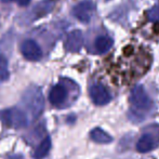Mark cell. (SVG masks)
I'll return each mask as SVG.
<instances>
[{"mask_svg": "<svg viewBox=\"0 0 159 159\" xmlns=\"http://www.w3.org/2000/svg\"><path fill=\"white\" fill-rule=\"evenodd\" d=\"M67 100V89L62 84L53 86L49 93V101L53 106L61 107Z\"/></svg>", "mask_w": 159, "mask_h": 159, "instance_id": "obj_8", "label": "cell"}, {"mask_svg": "<svg viewBox=\"0 0 159 159\" xmlns=\"http://www.w3.org/2000/svg\"><path fill=\"white\" fill-rule=\"evenodd\" d=\"M90 138L98 144H109V143L113 142V138L101 128H94L90 132Z\"/></svg>", "mask_w": 159, "mask_h": 159, "instance_id": "obj_11", "label": "cell"}, {"mask_svg": "<svg viewBox=\"0 0 159 159\" xmlns=\"http://www.w3.org/2000/svg\"><path fill=\"white\" fill-rule=\"evenodd\" d=\"M148 17L151 21H158L159 20V7L153 8L148 13Z\"/></svg>", "mask_w": 159, "mask_h": 159, "instance_id": "obj_14", "label": "cell"}, {"mask_svg": "<svg viewBox=\"0 0 159 159\" xmlns=\"http://www.w3.org/2000/svg\"><path fill=\"white\" fill-rule=\"evenodd\" d=\"M159 145V135L147 132L144 133L136 143V149L140 153H148L155 149Z\"/></svg>", "mask_w": 159, "mask_h": 159, "instance_id": "obj_7", "label": "cell"}, {"mask_svg": "<svg viewBox=\"0 0 159 159\" xmlns=\"http://www.w3.org/2000/svg\"><path fill=\"white\" fill-rule=\"evenodd\" d=\"M84 44V35L80 30H74L67 36L65 41V49L68 52H78Z\"/></svg>", "mask_w": 159, "mask_h": 159, "instance_id": "obj_9", "label": "cell"}, {"mask_svg": "<svg viewBox=\"0 0 159 159\" xmlns=\"http://www.w3.org/2000/svg\"><path fill=\"white\" fill-rule=\"evenodd\" d=\"M30 1H32V0H17V3L22 7H25V6H28V4L30 3Z\"/></svg>", "mask_w": 159, "mask_h": 159, "instance_id": "obj_15", "label": "cell"}, {"mask_svg": "<svg viewBox=\"0 0 159 159\" xmlns=\"http://www.w3.org/2000/svg\"><path fill=\"white\" fill-rule=\"evenodd\" d=\"M21 52L28 61H39L42 57V51L40 47L32 39L25 40L21 44Z\"/></svg>", "mask_w": 159, "mask_h": 159, "instance_id": "obj_6", "label": "cell"}, {"mask_svg": "<svg viewBox=\"0 0 159 159\" xmlns=\"http://www.w3.org/2000/svg\"><path fill=\"white\" fill-rule=\"evenodd\" d=\"M22 103L33 118L39 117L44 109V98L38 87H30L22 96Z\"/></svg>", "mask_w": 159, "mask_h": 159, "instance_id": "obj_1", "label": "cell"}, {"mask_svg": "<svg viewBox=\"0 0 159 159\" xmlns=\"http://www.w3.org/2000/svg\"><path fill=\"white\" fill-rule=\"evenodd\" d=\"M2 2H10V1H13V0H1Z\"/></svg>", "mask_w": 159, "mask_h": 159, "instance_id": "obj_16", "label": "cell"}, {"mask_svg": "<svg viewBox=\"0 0 159 159\" xmlns=\"http://www.w3.org/2000/svg\"><path fill=\"white\" fill-rule=\"evenodd\" d=\"M9 63L4 55H0V81H6L9 79Z\"/></svg>", "mask_w": 159, "mask_h": 159, "instance_id": "obj_13", "label": "cell"}, {"mask_svg": "<svg viewBox=\"0 0 159 159\" xmlns=\"http://www.w3.org/2000/svg\"><path fill=\"white\" fill-rule=\"evenodd\" d=\"M129 101L132 106L141 111H148L153 106V102L142 86H135L132 89Z\"/></svg>", "mask_w": 159, "mask_h": 159, "instance_id": "obj_3", "label": "cell"}, {"mask_svg": "<svg viewBox=\"0 0 159 159\" xmlns=\"http://www.w3.org/2000/svg\"><path fill=\"white\" fill-rule=\"evenodd\" d=\"M51 146H52V142H51L50 136H46V138L41 141V143L38 145L37 149H36L35 154H34L35 158L36 159L44 158L49 154V152H50Z\"/></svg>", "mask_w": 159, "mask_h": 159, "instance_id": "obj_12", "label": "cell"}, {"mask_svg": "<svg viewBox=\"0 0 159 159\" xmlns=\"http://www.w3.org/2000/svg\"><path fill=\"white\" fill-rule=\"evenodd\" d=\"M0 120L8 128L12 129H22L27 127L28 118L25 111L17 107H11L0 111Z\"/></svg>", "mask_w": 159, "mask_h": 159, "instance_id": "obj_2", "label": "cell"}, {"mask_svg": "<svg viewBox=\"0 0 159 159\" xmlns=\"http://www.w3.org/2000/svg\"><path fill=\"white\" fill-rule=\"evenodd\" d=\"M114 44V40L108 36H98L94 41V48L98 54L108 52Z\"/></svg>", "mask_w": 159, "mask_h": 159, "instance_id": "obj_10", "label": "cell"}, {"mask_svg": "<svg viewBox=\"0 0 159 159\" xmlns=\"http://www.w3.org/2000/svg\"><path fill=\"white\" fill-rule=\"evenodd\" d=\"M95 12V4L90 0H84L76 4L73 9V13L77 20L82 23H89L92 20Z\"/></svg>", "mask_w": 159, "mask_h": 159, "instance_id": "obj_4", "label": "cell"}, {"mask_svg": "<svg viewBox=\"0 0 159 159\" xmlns=\"http://www.w3.org/2000/svg\"><path fill=\"white\" fill-rule=\"evenodd\" d=\"M89 94H90L92 102L95 105H98V106L108 104L111 100V96L107 91V89L101 84H92L89 89Z\"/></svg>", "mask_w": 159, "mask_h": 159, "instance_id": "obj_5", "label": "cell"}]
</instances>
